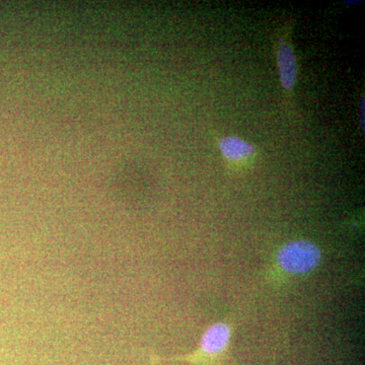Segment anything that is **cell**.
Wrapping results in <instances>:
<instances>
[{
    "instance_id": "277c9868",
    "label": "cell",
    "mask_w": 365,
    "mask_h": 365,
    "mask_svg": "<svg viewBox=\"0 0 365 365\" xmlns=\"http://www.w3.org/2000/svg\"><path fill=\"white\" fill-rule=\"evenodd\" d=\"M220 148L225 158L235 162L248 158L254 153V148L251 144L234 136L222 139Z\"/></svg>"
},
{
    "instance_id": "3957f363",
    "label": "cell",
    "mask_w": 365,
    "mask_h": 365,
    "mask_svg": "<svg viewBox=\"0 0 365 365\" xmlns=\"http://www.w3.org/2000/svg\"><path fill=\"white\" fill-rule=\"evenodd\" d=\"M277 62L281 85L285 90L292 91L297 81V63L292 47L287 43L281 42L278 48Z\"/></svg>"
},
{
    "instance_id": "6da1fadb",
    "label": "cell",
    "mask_w": 365,
    "mask_h": 365,
    "mask_svg": "<svg viewBox=\"0 0 365 365\" xmlns=\"http://www.w3.org/2000/svg\"><path fill=\"white\" fill-rule=\"evenodd\" d=\"M234 331L232 319L216 322L204 331L194 351L172 357L151 355L150 362L153 364L180 361L192 365H223L230 355Z\"/></svg>"
},
{
    "instance_id": "7a4b0ae2",
    "label": "cell",
    "mask_w": 365,
    "mask_h": 365,
    "mask_svg": "<svg viewBox=\"0 0 365 365\" xmlns=\"http://www.w3.org/2000/svg\"><path fill=\"white\" fill-rule=\"evenodd\" d=\"M322 259L323 253L316 242L294 240L278 249L268 275L278 282L304 277L319 267Z\"/></svg>"
}]
</instances>
